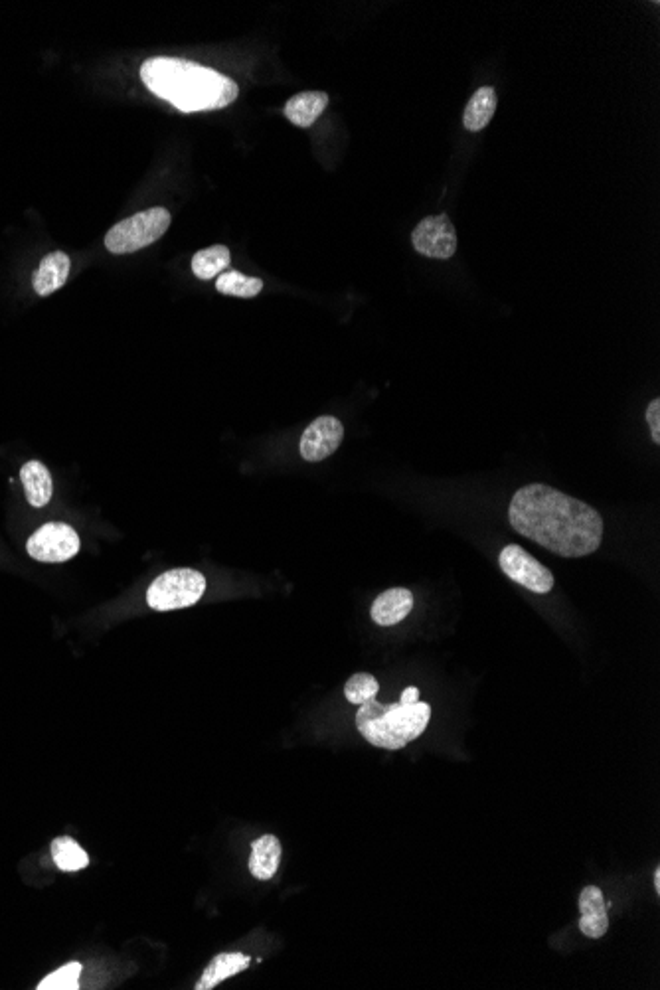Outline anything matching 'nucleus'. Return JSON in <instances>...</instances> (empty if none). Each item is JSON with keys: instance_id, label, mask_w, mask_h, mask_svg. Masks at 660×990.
Instances as JSON below:
<instances>
[{"instance_id": "nucleus-1", "label": "nucleus", "mask_w": 660, "mask_h": 990, "mask_svg": "<svg viewBox=\"0 0 660 990\" xmlns=\"http://www.w3.org/2000/svg\"><path fill=\"white\" fill-rule=\"evenodd\" d=\"M508 520L518 534L568 560L593 554L603 540L601 514L548 485L522 487L510 500Z\"/></svg>"}, {"instance_id": "nucleus-2", "label": "nucleus", "mask_w": 660, "mask_h": 990, "mask_svg": "<svg viewBox=\"0 0 660 990\" xmlns=\"http://www.w3.org/2000/svg\"><path fill=\"white\" fill-rule=\"evenodd\" d=\"M141 80L182 113L214 111L232 105L240 87L228 76L182 58H151L141 66Z\"/></svg>"}, {"instance_id": "nucleus-3", "label": "nucleus", "mask_w": 660, "mask_h": 990, "mask_svg": "<svg viewBox=\"0 0 660 990\" xmlns=\"http://www.w3.org/2000/svg\"><path fill=\"white\" fill-rule=\"evenodd\" d=\"M429 720L431 706L427 702L382 704L374 698L360 704L356 728L366 742L380 749L398 751L417 740L425 732Z\"/></svg>"}, {"instance_id": "nucleus-4", "label": "nucleus", "mask_w": 660, "mask_h": 990, "mask_svg": "<svg viewBox=\"0 0 660 990\" xmlns=\"http://www.w3.org/2000/svg\"><path fill=\"white\" fill-rule=\"evenodd\" d=\"M168 226H170L168 210L149 208L115 224L105 236V248L117 255L139 251L161 240Z\"/></svg>"}, {"instance_id": "nucleus-5", "label": "nucleus", "mask_w": 660, "mask_h": 990, "mask_svg": "<svg viewBox=\"0 0 660 990\" xmlns=\"http://www.w3.org/2000/svg\"><path fill=\"white\" fill-rule=\"evenodd\" d=\"M206 593V578L190 568H176L155 579L147 589V603L155 611H174L196 605Z\"/></svg>"}, {"instance_id": "nucleus-6", "label": "nucleus", "mask_w": 660, "mask_h": 990, "mask_svg": "<svg viewBox=\"0 0 660 990\" xmlns=\"http://www.w3.org/2000/svg\"><path fill=\"white\" fill-rule=\"evenodd\" d=\"M80 548H82L80 536L72 526L64 522L44 524L30 536L26 544L30 558L42 564L68 562L80 552Z\"/></svg>"}, {"instance_id": "nucleus-7", "label": "nucleus", "mask_w": 660, "mask_h": 990, "mask_svg": "<svg viewBox=\"0 0 660 990\" xmlns=\"http://www.w3.org/2000/svg\"><path fill=\"white\" fill-rule=\"evenodd\" d=\"M498 564L508 578L534 593H548L554 589V574L516 544H510L500 552Z\"/></svg>"}, {"instance_id": "nucleus-8", "label": "nucleus", "mask_w": 660, "mask_h": 990, "mask_svg": "<svg viewBox=\"0 0 660 990\" xmlns=\"http://www.w3.org/2000/svg\"><path fill=\"white\" fill-rule=\"evenodd\" d=\"M413 248L431 259H449L457 251V232L445 214L429 216L412 234Z\"/></svg>"}, {"instance_id": "nucleus-9", "label": "nucleus", "mask_w": 660, "mask_h": 990, "mask_svg": "<svg viewBox=\"0 0 660 990\" xmlns=\"http://www.w3.org/2000/svg\"><path fill=\"white\" fill-rule=\"evenodd\" d=\"M342 437H344V425L332 415H321L305 429L301 437L299 443L301 457L309 463L325 461L340 447Z\"/></svg>"}, {"instance_id": "nucleus-10", "label": "nucleus", "mask_w": 660, "mask_h": 990, "mask_svg": "<svg viewBox=\"0 0 660 990\" xmlns=\"http://www.w3.org/2000/svg\"><path fill=\"white\" fill-rule=\"evenodd\" d=\"M579 931L589 939H601L609 929L607 904L601 888L587 886L579 894Z\"/></svg>"}, {"instance_id": "nucleus-11", "label": "nucleus", "mask_w": 660, "mask_h": 990, "mask_svg": "<svg viewBox=\"0 0 660 990\" xmlns=\"http://www.w3.org/2000/svg\"><path fill=\"white\" fill-rule=\"evenodd\" d=\"M413 609V595L410 589L404 587H392L376 597L372 603L370 615L372 621L380 627H392L396 623H402Z\"/></svg>"}, {"instance_id": "nucleus-12", "label": "nucleus", "mask_w": 660, "mask_h": 990, "mask_svg": "<svg viewBox=\"0 0 660 990\" xmlns=\"http://www.w3.org/2000/svg\"><path fill=\"white\" fill-rule=\"evenodd\" d=\"M281 842L273 834H263L251 844V858H249V872L255 880L267 882L271 880L281 864Z\"/></svg>"}, {"instance_id": "nucleus-13", "label": "nucleus", "mask_w": 660, "mask_h": 990, "mask_svg": "<svg viewBox=\"0 0 660 990\" xmlns=\"http://www.w3.org/2000/svg\"><path fill=\"white\" fill-rule=\"evenodd\" d=\"M70 257L64 253V251H54V253H48L42 261H40V267L36 271V277H34V291L40 295V297H48L52 293H56L60 287H64V283L68 281V275H70Z\"/></svg>"}, {"instance_id": "nucleus-14", "label": "nucleus", "mask_w": 660, "mask_h": 990, "mask_svg": "<svg viewBox=\"0 0 660 990\" xmlns=\"http://www.w3.org/2000/svg\"><path fill=\"white\" fill-rule=\"evenodd\" d=\"M251 965V957L244 953H220L212 959V963L204 969L196 990L216 989L220 983L244 973Z\"/></svg>"}, {"instance_id": "nucleus-15", "label": "nucleus", "mask_w": 660, "mask_h": 990, "mask_svg": "<svg viewBox=\"0 0 660 990\" xmlns=\"http://www.w3.org/2000/svg\"><path fill=\"white\" fill-rule=\"evenodd\" d=\"M329 95L325 91H303L293 95L285 105V117L297 127H311L327 109Z\"/></svg>"}, {"instance_id": "nucleus-16", "label": "nucleus", "mask_w": 660, "mask_h": 990, "mask_svg": "<svg viewBox=\"0 0 660 990\" xmlns=\"http://www.w3.org/2000/svg\"><path fill=\"white\" fill-rule=\"evenodd\" d=\"M20 481L26 493V500L34 508H42L50 502L54 487H52V475L46 465H42L40 461H28L20 471Z\"/></svg>"}, {"instance_id": "nucleus-17", "label": "nucleus", "mask_w": 660, "mask_h": 990, "mask_svg": "<svg viewBox=\"0 0 660 990\" xmlns=\"http://www.w3.org/2000/svg\"><path fill=\"white\" fill-rule=\"evenodd\" d=\"M496 111V93L493 87H481L467 103V109H465V117H463V123L467 127V131L471 133H479L483 131L491 119L495 117Z\"/></svg>"}, {"instance_id": "nucleus-18", "label": "nucleus", "mask_w": 660, "mask_h": 990, "mask_svg": "<svg viewBox=\"0 0 660 990\" xmlns=\"http://www.w3.org/2000/svg\"><path fill=\"white\" fill-rule=\"evenodd\" d=\"M232 263V255H230V249L226 246H212V248L200 249L194 257H192V273L198 277V279H214L218 277L220 273L228 271Z\"/></svg>"}, {"instance_id": "nucleus-19", "label": "nucleus", "mask_w": 660, "mask_h": 990, "mask_svg": "<svg viewBox=\"0 0 660 990\" xmlns=\"http://www.w3.org/2000/svg\"><path fill=\"white\" fill-rule=\"evenodd\" d=\"M52 860L62 872H80L87 868L89 856L82 846L70 836H58L50 844Z\"/></svg>"}, {"instance_id": "nucleus-20", "label": "nucleus", "mask_w": 660, "mask_h": 990, "mask_svg": "<svg viewBox=\"0 0 660 990\" xmlns=\"http://www.w3.org/2000/svg\"><path fill=\"white\" fill-rule=\"evenodd\" d=\"M216 289L222 295L251 299V297H255V295L261 293L263 281L257 279V277H248V275H244L240 271H224L216 279Z\"/></svg>"}, {"instance_id": "nucleus-21", "label": "nucleus", "mask_w": 660, "mask_h": 990, "mask_svg": "<svg viewBox=\"0 0 660 990\" xmlns=\"http://www.w3.org/2000/svg\"><path fill=\"white\" fill-rule=\"evenodd\" d=\"M380 690V684L378 680L368 674V672H358L354 674L352 678H348V682L344 684V696L350 704H364V702H370L376 698Z\"/></svg>"}, {"instance_id": "nucleus-22", "label": "nucleus", "mask_w": 660, "mask_h": 990, "mask_svg": "<svg viewBox=\"0 0 660 990\" xmlns=\"http://www.w3.org/2000/svg\"><path fill=\"white\" fill-rule=\"evenodd\" d=\"M82 963H68L48 975L36 989L38 990H78L80 989V977H82Z\"/></svg>"}, {"instance_id": "nucleus-23", "label": "nucleus", "mask_w": 660, "mask_h": 990, "mask_svg": "<svg viewBox=\"0 0 660 990\" xmlns=\"http://www.w3.org/2000/svg\"><path fill=\"white\" fill-rule=\"evenodd\" d=\"M647 421H649V427H651V433H653V441L659 445L660 443V400H653L649 404V410H647Z\"/></svg>"}, {"instance_id": "nucleus-24", "label": "nucleus", "mask_w": 660, "mask_h": 990, "mask_svg": "<svg viewBox=\"0 0 660 990\" xmlns=\"http://www.w3.org/2000/svg\"><path fill=\"white\" fill-rule=\"evenodd\" d=\"M400 702H404V704H415V702H419V690H417L415 686H408V688L402 692Z\"/></svg>"}, {"instance_id": "nucleus-25", "label": "nucleus", "mask_w": 660, "mask_h": 990, "mask_svg": "<svg viewBox=\"0 0 660 990\" xmlns=\"http://www.w3.org/2000/svg\"><path fill=\"white\" fill-rule=\"evenodd\" d=\"M653 882H655V890H657V894H660V868L655 870V874H653Z\"/></svg>"}]
</instances>
